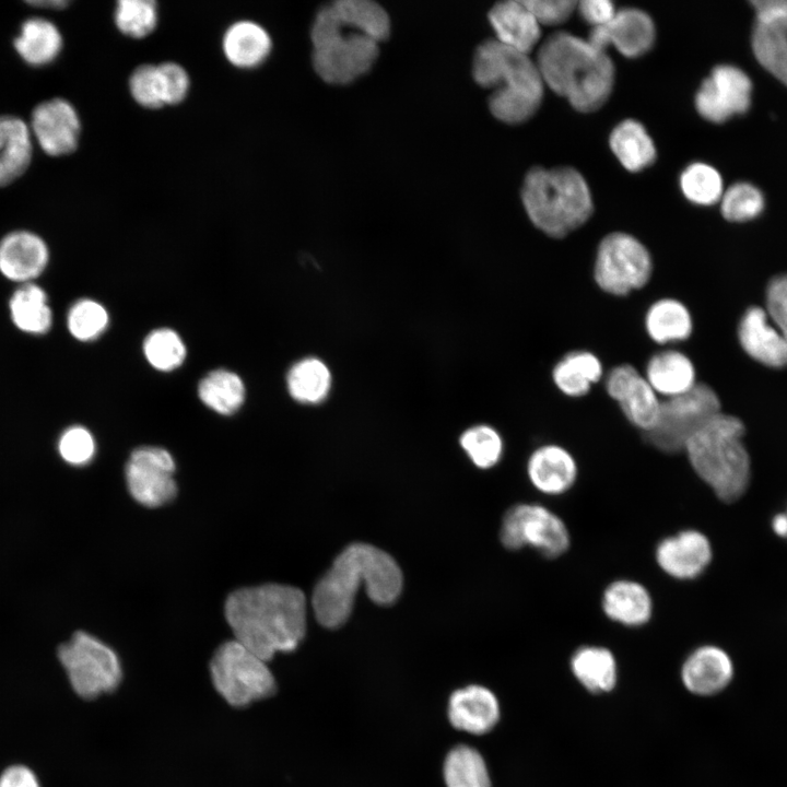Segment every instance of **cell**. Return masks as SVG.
Here are the masks:
<instances>
[{
  "label": "cell",
  "instance_id": "6da1fadb",
  "mask_svg": "<svg viewBox=\"0 0 787 787\" xmlns=\"http://www.w3.org/2000/svg\"><path fill=\"white\" fill-rule=\"evenodd\" d=\"M234 639L269 661L292 651L306 631L304 594L292 586L266 584L232 592L224 608Z\"/></svg>",
  "mask_w": 787,
  "mask_h": 787
},
{
  "label": "cell",
  "instance_id": "7a4b0ae2",
  "mask_svg": "<svg viewBox=\"0 0 787 787\" xmlns=\"http://www.w3.org/2000/svg\"><path fill=\"white\" fill-rule=\"evenodd\" d=\"M362 585L374 602L388 604L400 595L402 574L386 552L353 543L336 557L314 589L312 604L318 622L329 629L342 625Z\"/></svg>",
  "mask_w": 787,
  "mask_h": 787
},
{
  "label": "cell",
  "instance_id": "3957f363",
  "mask_svg": "<svg viewBox=\"0 0 787 787\" xmlns=\"http://www.w3.org/2000/svg\"><path fill=\"white\" fill-rule=\"evenodd\" d=\"M536 63L544 82L580 113L599 109L614 84V66L587 39L556 32L540 45Z\"/></svg>",
  "mask_w": 787,
  "mask_h": 787
},
{
  "label": "cell",
  "instance_id": "277c9868",
  "mask_svg": "<svg viewBox=\"0 0 787 787\" xmlns=\"http://www.w3.org/2000/svg\"><path fill=\"white\" fill-rule=\"evenodd\" d=\"M740 419L719 412L686 442L683 453L695 474L725 503L739 500L751 480V460Z\"/></svg>",
  "mask_w": 787,
  "mask_h": 787
},
{
  "label": "cell",
  "instance_id": "5b68a950",
  "mask_svg": "<svg viewBox=\"0 0 787 787\" xmlns=\"http://www.w3.org/2000/svg\"><path fill=\"white\" fill-rule=\"evenodd\" d=\"M521 200L532 224L562 238L583 226L594 212L587 181L573 167H532L525 177Z\"/></svg>",
  "mask_w": 787,
  "mask_h": 787
},
{
  "label": "cell",
  "instance_id": "8992f818",
  "mask_svg": "<svg viewBox=\"0 0 787 787\" xmlns=\"http://www.w3.org/2000/svg\"><path fill=\"white\" fill-rule=\"evenodd\" d=\"M210 671L218 693L235 707L269 697L275 691V680L267 661L236 639L219 646Z\"/></svg>",
  "mask_w": 787,
  "mask_h": 787
},
{
  "label": "cell",
  "instance_id": "52a82bcc",
  "mask_svg": "<svg viewBox=\"0 0 787 787\" xmlns=\"http://www.w3.org/2000/svg\"><path fill=\"white\" fill-rule=\"evenodd\" d=\"M720 408L716 391L707 384L696 383L691 390L682 395L661 399L657 423L643 436L659 451L683 453L688 439L719 413Z\"/></svg>",
  "mask_w": 787,
  "mask_h": 787
},
{
  "label": "cell",
  "instance_id": "ba28073f",
  "mask_svg": "<svg viewBox=\"0 0 787 787\" xmlns=\"http://www.w3.org/2000/svg\"><path fill=\"white\" fill-rule=\"evenodd\" d=\"M58 658L74 692L86 700L114 691L122 677L117 654L95 636L75 632L58 648Z\"/></svg>",
  "mask_w": 787,
  "mask_h": 787
},
{
  "label": "cell",
  "instance_id": "9c48e42d",
  "mask_svg": "<svg viewBox=\"0 0 787 787\" xmlns=\"http://www.w3.org/2000/svg\"><path fill=\"white\" fill-rule=\"evenodd\" d=\"M653 258L635 236L612 232L598 244L594 278L598 287L613 296H625L641 290L653 274Z\"/></svg>",
  "mask_w": 787,
  "mask_h": 787
},
{
  "label": "cell",
  "instance_id": "30bf717a",
  "mask_svg": "<svg viewBox=\"0 0 787 787\" xmlns=\"http://www.w3.org/2000/svg\"><path fill=\"white\" fill-rule=\"evenodd\" d=\"M502 544L508 550L531 548L547 559H556L571 545L566 522L539 503H519L507 509L500 530Z\"/></svg>",
  "mask_w": 787,
  "mask_h": 787
},
{
  "label": "cell",
  "instance_id": "8fae6325",
  "mask_svg": "<svg viewBox=\"0 0 787 787\" xmlns=\"http://www.w3.org/2000/svg\"><path fill=\"white\" fill-rule=\"evenodd\" d=\"M175 461L162 447L134 449L127 461L125 474L131 496L146 507H157L176 495Z\"/></svg>",
  "mask_w": 787,
  "mask_h": 787
},
{
  "label": "cell",
  "instance_id": "7c38bea8",
  "mask_svg": "<svg viewBox=\"0 0 787 787\" xmlns=\"http://www.w3.org/2000/svg\"><path fill=\"white\" fill-rule=\"evenodd\" d=\"M752 82L732 64H718L703 80L694 98L697 113L708 121L725 122L745 113L751 105Z\"/></svg>",
  "mask_w": 787,
  "mask_h": 787
},
{
  "label": "cell",
  "instance_id": "4fadbf2b",
  "mask_svg": "<svg viewBox=\"0 0 787 787\" xmlns=\"http://www.w3.org/2000/svg\"><path fill=\"white\" fill-rule=\"evenodd\" d=\"M377 56V42L346 32L332 42L314 48L313 66L325 82L346 84L366 73Z\"/></svg>",
  "mask_w": 787,
  "mask_h": 787
},
{
  "label": "cell",
  "instance_id": "5bb4252c",
  "mask_svg": "<svg viewBox=\"0 0 787 787\" xmlns=\"http://www.w3.org/2000/svg\"><path fill=\"white\" fill-rule=\"evenodd\" d=\"M604 387L626 420L643 434L656 425L661 399L636 367L631 364L614 366L607 374Z\"/></svg>",
  "mask_w": 787,
  "mask_h": 787
},
{
  "label": "cell",
  "instance_id": "9a60e30c",
  "mask_svg": "<svg viewBox=\"0 0 787 787\" xmlns=\"http://www.w3.org/2000/svg\"><path fill=\"white\" fill-rule=\"evenodd\" d=\"M30 129L33 139L49 156H63L77 150L81 121L74 106L54 97L38 103L32 110Z\"/></svg>",
  "mask_w": 787,
  "mask_h": 787
},
{
  "label": "cell",
  "instance_id": "2e32d148",
  "mask_svg": "<svg viewBox=\"0 0 787 787\" xmlns=\"http://www.w3.org/2000/svg\"><path fill=\"white\" fill-rule=\"evenodd\" d=\"M713 559L712 543L702 531L688 528L662 538L655 548L657 566L677 580L700 577Z\"/></svg>",
  "mask_w": 787,
  "mask_h": 787
},
{
  "label": "cell",
  "instance_id": "e0dca14e",
  "mask_svg": "<svg viewBox=\"0 0 787 787\" xmlns=\"http://www.w3.org/2000/svg\"><path fill=\"white\" fill-rule=\"evenodd\" d=\"M656 39L651 17L643 10L623 8L616 10L606 25L591 27L587 40L597 49L607 52L613 46L627 58H637L648 52Z\"/></svg>",
  "mask_w": 787,
  "mask_h": 787
},
{
  "label": "cell",
  "instance_id": "ac0fdd59",
  "mask_svg": "<svg viewBox=\"0 0 787 787\" xmlns=\"http://www.w3.org/2000/svg\"><path fill=\"white\" fill-rule=\"evenodd\" d=\"M527 477L535 490L548 496L568 492L578 478V465L573 454L557 444H544L529 456Z\"/></svg>",
  "mask_w": 787,
  "mask_h": 787
},
{
  "label": "cell",
  "instance_id": "d6986e66",
  "mask_svg": "<svg viewBox=\"0 0 787 787\" xmlns=\"http://www.w3.org/2000/svg\"><path fill=\"white\" fill-rule=\"evenodd\" d=\"M48 260V246L34 232L16 230L0 239V272L8 280L30 283L43 273Z\"/></svg>",
  "mask_w": 787,
  "mask_h": 787
},
{
  "label": "cell",
  "instance_id": "ffe728a7",
  "mask_svg": "<svg viewBox=\"0 0 787 787\" xmlns=\"http://www.w3.org/2000/svg\"><path fill=\"white\" fill-rule=\"evenodd\" d=\"M447 714L454 728L471 735H484L497 724L500 704L491 690L471 684L451 693Z\"/></svg>",
  "mask_w": 787,
  "mask_h": 787
},
{
  "label": "cell",
  "instance_id": "44dd1931",
  "mask_svg": "<svg viewBox=\"0 0 787 787\" xmlns=\"http://www.w3.org/2000/svg\"><path fill=\"white\" fill-rule=\"evenodd\" d=\"M733 678V663L729 655L715 645L695 648L684 660L681 679L693 694L709 696L723 691Z\"/></svg>",
  "mask_w": 787,
  "mask_h": 787
},
{
  "label": "cell",
  "instance_id": "7402d4cb",
  "mask_svg": "<svg viewBox=\"0 0 787 787\" xmlns=\"http://www.w3.org/2000/svg\"><path fill=\"white\" fill-rule=\"evenodd\" d=\"M600 604L610 621L626 627L647 624L654 613V600L648 588L630 578L609 583L602 591Z\"/></svg>",
  "mask_w": 787,
  "mask_h": 787
},
{
  "label": "cell",
  "instance_id": "603a6c76",
  "mask_svg": "<svg viewBox=\"0 0 787 787\" xmlns=\"http://www.w3.org/2000/svg\"><path fill=\"white\" fill-rule=\"evenodd\" d=\"M742 349L755 361L780 368L787 366V339L768 322L767 314L760 307H750L738 328Z\"/></svg>",
  "mask_w": 787,
  "mask_h": 787
},
{
  "label": "cell",
  "instance_id": "cb8c5ba5",
  "mask_svg": "<svg viewBox=\"0 0 787 787\" xmlns=\"http://www.w3.org/2000/svg\"><path fill=\"white\" fill-rule=\"evenodd\" d=\"M496 40L518 51L529 54L539 43L540 24L524 0L496 3L489 12Z\"/></svg>",
  "mask_w": 787,
  "mask_h": 787
},
{
  "label": "cell",
  "instance_id": "d4e9b609",
  "mask_svg": "<svg viewBox=\"0 0 787 787\" xmlns=\"http://www.w3.org/2000/svg\"><path fill=\"white\" fill-rule=\"evenodd\" d=\"M644 376L656 393L663 399L682 395L697 383L692 360L674 349L654 353L647 361Z\"/></svg>",
  "mask_w": 787,
  "mask_h": 787
},
{
  "label": "cell",
  "instance_id": "484cf974",
  "mask_svg": "<svg viewBox=\"0 0 787 787\" xmlns=\"http://www.w3.org/2000/svg\"><path fill=\"white\" fill-rule=\"evenodd\" d=\"M33 158V136L27 122L14 115L0 116V187L21 177Z\"/></svg>",
  "mask_w": 787,
  "mask_h": 787
},
{
  "label": "cell",
  "instance_id": "4316f807",
  "mask_svg": "<svg viewBox=\"0 0 787 787\" xmlns=\"http://www.w3.org/2000/svg\"><path fill=\"white\" fill-rule=\"evenodd\" d=\"M272 42L269 33L258 23L242 20L227 27L222 49L230 63L240 69L260 66L270 55Z\"/></svg>",
  "mask_w": 787,
  "mask_h": 787
},
{
  "label": "cell",
  "instance_id": "83f0119b",
  "mask_svg": "<svg viewBox=\"0 0 787 787\" xmlns=\"http://www.w3.org/2000/svg\"><path fill=\"white\" fill-rule=\"evenodd\" d=\"M62 46V35L57 25L39 16L25 20L13 40L17 55L32 67H44L55 61Z\"/></svg>",
  "mask_w": 787,
  "mask_h": 787
},
{
  "label": "cell",
  "instance_id": "f1b7e54d",
  "mask_svg": "<svg viewBox=\"0 0 787 787\" xmlns=\"http://www.w3.org/2000/svg\"><path fill=\"white\" fill-rule=\"evenodd\" d=\"M644 326L655 343L668 345L690 338L693 319L684 303L673 297H662L649 305Z\"/></svg>",
  "mask_w": 787,
  "mask_h": 787
},
{
  "label": "cell",
  "instance_id": "f546056e",
  "mask_svg": "<svg viewBox=\"0 0 787 787\" xmlns=\"http://www.w3.org/2000/svg\"><path fill=\"white\" fill-rule=\"evenodd\" d=\"M552 380L565 396H586L603 377V365L592 352L575 350L562 356L552 368Z\"/></svg>",
  "mask_w": 787,
  "mask_h": 787
},
{
  "label": "cell",
  "instance_id": "4dcf8cb0",
  "mask_svg": "<svg viewBox=\"0 0 787 787\" xmlns=\"http://www.w3.org/2000/svg\"><path fill=\"white\" fill-rule=\"evenodd\" d=\"M609 144L612 153L629 172L637 173L651 166L657 157L656 145L637 120L625 119L611 131Z\"/></svg>",
  "mask_w": 787,
  "mask_h": 787
},
{
  "label": "cell",
  "instance_id": "1f68e13d",
  "mask_svg": "<svg viewBox=\"0 0 787 787\" xmlns=\"http://www.w3.org/2000/svg\"><path fill=\"white\" fill-rule=\"evenodd\" d=\"M569 663L574 677L590 692H609L616 683V660L607 647L582 646L575 650Z\"/></svg>",
  "mask_w": 787,
  "mask_h": 787
},
{
  "label": "cell",
  "instance_id": "d6a6232c",
  "mask_svg": "<svg viewBox=\"0 0 787 787\" xmlns=\"http://www.w3.org/2000/svg\"><path fill=\"white\" fill-rule=\"evenodd\" d=\"M14 326L26 333H46L52 325V312L46 292L30 282L17 287L9 302Z\"/></svg>",
  "mask_w": 787,
  "mask_h": 787
},
{
  "label": "cell",
  "instance_id": "836d02e7",
  "mask_svg": "<svg viewBox=\"0 0 787 787\" xmlns=\"http://www.w3.org/2000/svg\"><path fill=\"white\" fill-rule=\"evenodd\" d=\"M752 50L760 64L787 86V20L755 21Z\"/></svg>",
  "mask_w": 787,
  "mask_h": 787
},
{
  "label": "cell",
  "instance_id": "e575fe53",
  "mask_svg": "<svg viewBox=\"0 0 787 787\" xmlns=\"http://www.w3.org/2000/svg\"><path fill=\"white\" fill-rule=\"evenodd\" d=\"M342 26L377 43L388 37L390 20L386 10L371 0H338L331 3Z\"/></svg>",
  "mask_w": 787,
  "mask_h": 787
},
{
  "label": "cell",
  "instance_id": "d590c367",
  "mask_svg": "<svg viewBox=\"0 0 787 787\" xmlns=\"http://www.w3.org/2000/svg\"><path fill=\"white\" fill-rule=\"evenodd\" d=\"M245 385L242 378L227 369H214L208 373L198 385L200 400L219 414L235 413L244 403Z\"/></svg>",
  "mask_w": 787,
  "mask_h": 787
},
{
  "label": "cell",
  "instance_id": "8d00e7d4",
  "mask_svg": "<svg viewBox=\"0 0 787 787\" xmlns=\"http://www.w3.org/2000/svg\"><path fill=\"white\" fill-rule=\"evenodd\" d=\"M443 775L446 787H491L483 756L466 744L456 745L447 753Z\"/></svg>",
  "mask_w": 787,
  "mask_h": 787
},
{
  "label": "cell",
  "instance_id": "74e56055",
  "mask_svg": "<svg viewBox=\"0 0 787 787\" xmlns=\"http://www.w3.org/2000/svg\"><path fill=\"white\" fill-rule=\"evenodd\" d=\"M330 386V372L326 364L316 357L298 361L287 374L289 392L298 402H320L328 395Z\"/></svg>",
  "mask_w": 787,
  "mask_h": 787
},
{
  "label": "cell",
  "instance_id": "f35d334b",
  "mask_svg": "<svg viewBox=\"0 0 787 787\" xmlns=\"http://www.w3.org/2000/svg\"><path fill=\"white\" fill-rule=\"evenodd\" d=\"M679 185L683 196L698 205L714 204L724 193L718 171L702 162L688 165L680 175Z\"/></svg>",
  "mask_w": 787,
  "mask_h": 787
},
{
  "label": "cell",
  "instance_id": "ab89813d",
  "mask_svg": "<svg viewBox=\"0 0 787 787\" xmlns=\"http://www.w3.org/2000/svg\"><path fill=\"white\" fill-rule=\"evenodd\" d=\"M143 353L152 367L161 372H171L184 363L186 346L176 331L158 328L144 339Z\"/></svg>",
  "mask_w": 787,
  "mask_h": 787
},
{
  "label": "cell",
  "instance_id": "60d3db41",
  "mask_svg": "<svg viewBox=\"0 0 787 787\" xmlns=\"http://www.w3.org/2000/svg\"><path fill=\"white\" fill-rule=\"evenodd\" d=\"M157 17V5L153 0H120L114 13L117 28L133 38L151 34L156 27Z\"/></svg>",
  "mask_w": 787,
  "mask_h": 787
},
{
  "label": "cell",
  "instance_id": "b9f144b4",
  "mask_svg": "<svg viewBox=\"0 0 787 787\" xmlns=\"http://www.w3.org/2000/svg\"><path fill=\"white\" fill-rule=\"evenodd\" d=\"M542 98L507 89L493 90L489 108L492 115L505 124H521L530 119L539 109Z\"/></svg>",
  "mask_w": 787,
  "mask_h": 787
},
{
  "label": "cell",
  "instance_id": "7bdbcfd3",
  "mask_svg": "<svg viewBox=\"0 0 787 787\" xmlns=\"http://www.w3.org/2000/svg\"><path fill=\"white\" fill-rule=\"evenodd\" d=\"M764 197L754 185L740 181L731 185L720 198L723 216L730 222H747L757 218L764 209Z\"/></svg>",
  "mask_w": 787,
  "mask_h": 787
},
{
  "label": "cell",
  "instance_id": "ee69618b",
  "mask_svg": "<svg viewBox=\"0 0 787 787\" xmlns=\"http://www.w3.org/2000/svg\"><path fill=\"white\" fill-rule=\"evenodd\" d=\"M109 321L106 308L91 298L77 301L67 315V327L79 341H92L107 328Z\"/></svg>",
  "mask_w": 787,
  "mask_h": 787
},
{
  "label": "cell",
  "instance_id": "f6af8a7d",
  "mask_svg": "<svg viewBox=\"0 0 787 787\" xmlns=\"http://www.w3.org/2000/svg\"><path fill=\"white\" fill-rule=\"evenodd\" d=\"M460 444L473 463L481 469L495 466L503 453L501 435L489 425L470 427L461 435Z\"/></svg>",
  "mask_w": 787,
  "mask_h": 787
},
{
  "label": "cell",
  "instance_id": "bcb514c9",
  "mask_svg": "<svg viewBox=\"0 0 787 787\" xmlns=\"http://www.w3.org/2000/svg\"><path fill=\"white\" fill-rule=\"evenodd\" d=\"M129 90L133 99L145 108L165 105L158 66L146 63L136 68L129 79Z\"/></svg>",
  "mask_w": 787,
  "mask_h": 787
},
{
  "label": "cell",
  "instance_id": "7dc6e473",
  "mask_svg": "<svg viewBox=\"0 0 787 787\" xmlns=\"http://www.w3.org/2000/svg\"><path fill=\"white\" fill-rule=\"evenodd\" d=\"M95 449L93 435L87 428L80 425L68 427L58 442L61 458L74 466L90 462L94 457Z\"/></svg>",
  "mask_w": 787,
  "mask_h": 787
},
{
  "label": "cell",
  "instance_id": "c3c4849f",
  "mask_svg": "<svg viewBox=\"0 0 787 787\" xmlns=\"http://www.w3.org/2000/svg\"><path fill=\"white\" fill-rule=\"evenodd\" d=\"M524 2L540 25H559L569 19L576 10L574 0H527Z\"/></svg>",
  "mask_w": 787,
  "mask_h": 787
},
{
  "label": "cell",
  "instance_id": "681fc988",
  "mask_svg": "<svg viewBox=\"0 0 787 787\" xmlns=\"http://www.w3.org/2000/svg\"><path fill=\"white\" fill-rule=\"evenodd\" d=\"M165 105H176L187 95L189 77L187 71L176 62L158 64Z\"/></svg>",
  "mask_w": 787,
  "mask_h": 787
},
{
  "label": "cell",
  "instance_id": "f907efd6",
  "mask_svg": "<svg viewBox=\"0 0 787 787\" xmlns=\"http://www.w3.org/2000/svg\"><path fill=\"white\" fill-rule=\"evenodd\" d=\"M766 306L775 327L787 339V274L777 275L770 281Z\"/></svg>",
  "mask_w": 787,
  "mask_h": 787
},
{
  "label": "cell",
  "instance_id": "816d5d0a",
  "mask_svg": "<svg viewBox=\"0 0 787 787\" xmlns=\"http://www.w3.org/2000/svg\"><path fill=\"white\" fill-rule=\"evenodd\" d=\"M576 10L592 27L608 24L616 13L614 4L609 0H583L577 2Z\"/></svg>",
  "mask_w": 787,
  "mask_h": 787
},
{
  "label": "cell",
  "instance_id": "f5cc1de1",
  "mask_svg": "<svg viewBox=\"0 0 787 787\" xmlns=\"http://www.w3.org/2000/svg\"><path fill=\"white\" fill-rule=\"evenodd\" d=\"M0 787H40V784L30 767L16 764L1 773Z\"/></svg>",
  "mask_w": 787,
  "mask_h": 787
},
{
  "label": "cell",
  "instance_id": "db71d44e",
  "mask_svg": "<svg viewBox=\"0 0 787 787\" xmlns=\"http://www.w3.org/2000/svg\"><path fill=\"white\" fill-rule=\"evenodd\" d=\"M756 22H771L787 20V0H759L752 1Z\"/></svg>",
  "mask_w": 787,
  "mask_h": 787
},
{
  "label": "cell",
  "instance_id": "11a10c76",
  "mask_svg": "<svg viewBox=\"0 0 787 787\" xmlns=\"http://www.w3.org/2000/svg\"><path fill=\"white\" fill-rule=\"evenodd\" d=\"M25 3L35 8L48 10H63L70 4L67 0H32Z\"/></svg>",
  "mask_w": 787,
  "mask_h": 787
},
{
  "label": "cell",
  "instance_id": "9f6ffc18",
  "mask_svg": "<svg viewBox=\"0 0 787 787\" xmlns=\"http://www.w3.org/2000/svg\"><path fill=\"white\" fill-rule=\"evenodd\" d=\"M772 527L776 535L787 538V514H778L772 520Z\"/></svg>",
  "mask_w": 787,
  "mask_h": 787
},
{
  "label": "cell",
  "instance_id": "6f0895ef",
  "mask_svg": "<svg viewBox=\"0 0 787 787\" xmlns=\"http://www.w3.org/2000/svg\"><path fill=\"white\" fill-rule=\"evenodd\" d=\"M787 514V513H786Z\"/></svg>",
  "mask_w": 787,
  "mask_h": 787
}]
</instances>
